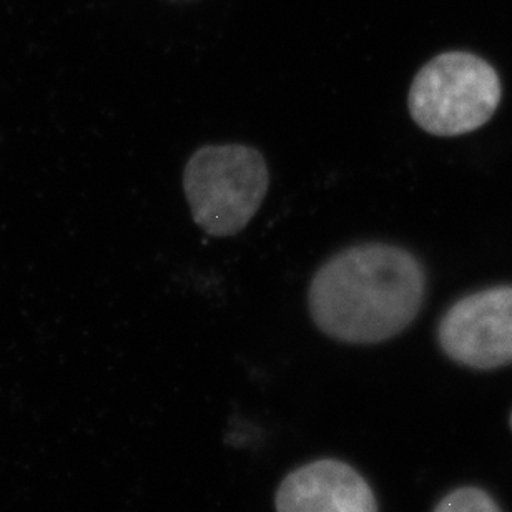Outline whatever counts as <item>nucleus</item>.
Returning <instances> with one entry per match:
<instances>
[{
    "label": "nucleus",
    "instance_id": "2",
    "mask_svg": "<svg viewBox=\"0 0 512 512\" xmlns=\"http://www.w3.org/2000/svg\"><path fill=\"white\" fill-rule=\"evenodd\" d=\"M268 187L265 157L242 143L198 148L183 172L193 222L212 237L242 232L260 210Z\"/></svg>",
    "mask_w": 512,
    "mask_h": 512
},
{
    "label": "nucleus",
    "instance_id": "4",
    "mask_svg": "<svg viewBox=\"0 0 512 512\" xmlns=\"http://www.w3.org/2000/svg\"><path fill=\"white\" fill-rule=\"evenodd\" d=\"M439 345L461 365L491 370L512 363V286L464 296L443 316Z\"/></svg>",
    "mask_w": 512,
    "mask_h": 512
},
{
    "label": "nucleus",
    "instance_id": "5",
    "mask_svg": "<svg viewBox=\"0 0 512 512\" xmlns=\"http://www.w3.org/2000/svg\"><path fill=\"white\" fill-rule=\"evenodd\" d=\"M275 504L276 512H378L368 481L338 459L295 469L280 484Z\"/></svg>",
    "mask_w": 512,
    "mask_h": 512
},
{
    "label": "nucleus",
    "instance_id": "7",
    "mask_svg": "<svg viewBox=\"0 0 512 512\" xmlns=\"http://www.w3.org/2000/svg\"><path fill=\"white\" fill-rule=\"evenodd\" d=\"M511 426H512V416H511Z\"/></svg>",
    "mask_w": 512,
    "mask_h": 512
},
{
    "label": "nucleus",
    "instance_id": "6",
    "mask_svg": "<svg viewBox=\"0 0 512 512\" xmlns=\"http://www.w3.org/2000/svg\"><path fill=\"white\" fill-rule=\"evenodd\" d=\"M434 512H501V509L481 489L463 488L448 494Z\"/></svg>",
    "mask_w": 512,
    "mask_h": 512
},
{
    "label": "nucleus",
    "instance_id": "1",
    "mask_svg": "<svg viewBox=\"0 0 512 512\" xmlns=\"http://www.w3.org/2000/svg\"><path fill=\"white\" fill-rule=\"evenodd\" d=\"M424 293L426 273L416 256L388 243H363L321 265L310 283L308 306L326 336L375 345L413 323Z\"/></svg>",
    "mask_w": 512,
    "mask_h": 512
},
{
    "label": "nucleus",
    "instance_id": "3",
    "mask_svg": "<svg viewBox=\"0 0 512 512\" xmlns=\"http://www.w3.org/2000/svg\"><path fill=\"white\" fill-rule=\"evenodd\" d=\"M501 102V82L486 60L469 52H446L429 60L409 89V114L438 137L473 132Z\"/></svg>",
    "mask_w": 512,
    "mask_h": 512
}]
</instances>
